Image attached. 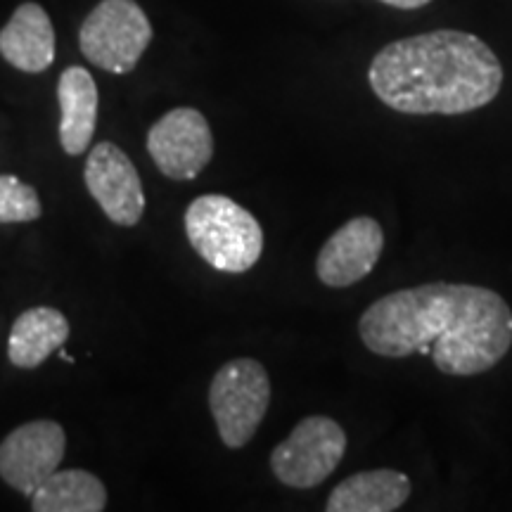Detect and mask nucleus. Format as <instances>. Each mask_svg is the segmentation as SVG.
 Instances as JSON below:
<instances>
[{"mask_svg":"<svg viewBox=\"0 0 512 512\" xmlns=\"http://www.w3.org/2000/svg\"><path fill=\"white\" fill-rule=\"evenodd\" d=\"M368 83L394 112L458 117L496 100L503 64L479 36L437 29L384 46L370 62Z\"/></svg>","mask_w":512,"mask_h":512,"instance_id":"2","label":"nucleus"},{"mask_svg":"<svg viewBox=\"0 0 512 512\" xmlns=\"http://www.w3.org/2000/svg\"><path fill=\"white\" fill-rule=\"evenodd\" d=\"M67 437L53 420H36L12 430L0 444V477L31 496L57 470Z\"/></svg>","mask_w":512,"mask_h":512,"instance_id":"8","label":"nucleus"},{"mask_svg":"<svg viewBox=\"0 0 512 512\" xmlns=\"http://www.w3.org/2000/svg\"><path fill=\"white\" fill-rule=\"evenodd\" d=\"M147 150L166 178L192 181L214 157V136L202 112L176 107L150 128Z\"/></svg>","mask_w":512,"mask_h":512,"instance_id":"7","label":"nucleus"},{"mask_svg":"<svg viewBox=\"0 0 512 512\" xmlns=\"http://www.w3.org/2000/svg\"><path fill=\"white\" fill-rule=\"evenodd\" d=\"M150 41V19L136 0H102L86 17L79 34L86 60L112 74L136 69Z\"/></svg>","mask_w":512,"mask_h":512,"instance_id":"5","label":"nucleus"},{"mask_svg":"<svg viewBox=\"0 0 512 512\" xmlns=\"http://www.w3.org/2000/svg\"><path fill=\"white\" fill-rule=\"evenodd\" d=\"M347 453V434L325 415H309L271 453L273 475L290 489L323 484Z\"/></svg>","mask_w":512,"mask_h":512,"instance_id":"6","label":"nucleus"},{"mask_svg":"<svg viewBox=\"0 0 512 512\" xmlns=\"http://www.w3.org/2000/svg\"><path fill=\"white\" fill-rule=\"evenodd\" d=\"M57 354H60V358H62V361H67V363H74V356H69V354H67V351H64L62 347H60V349H57Z\"/></svg>","mask_w":512,"mask_h":512,"instance_id":"18","label":"nucleus"},{"mask_svg":"<svg viewBox=\"0 0 512 512\" xmlns=\"http://www.w3.org/2000/svg\"><path fill=\"white\" fill-rule=\"evenodd\" d=\"M380 3L389 5V8H399V10H418L430 5L432 0H380Z\"/></svg>","mask_w":512,"mask_h":512,"instance_id":"17","label":"nucleus"},{"mask_svg":"<svg viewBox=\"0 0 512 512\" xmlns=\"http://www.w3.org/2000/svg\"><path fill=\"white\" fill-rule=\"evenodd\" d=\"M413 484L403 472L368 470L356 472L339 482L328 496V512H392L399 510L411 496Z\"/></svg>","mask_w":512,"mask_h":512,"instance_id":"12","label":"nucleus"},{"mask_svg":"<svg viewBox=\"0 0 512 512\" xmlns=\"http://www.w3.org/2000/svg\"><path fill=\"white\" fill-rule=\"evenodd\" d=\"M41 216V200L17 176H0V223H27Z\"/></svg>","mask_w":512,"mask_h":512,"instance_id":"16","label":"nucleus"},{"mask_svg":"<svg viewBox=\"0 0 512 512\" xmlns=\"http://www.w3.org/2000/svg\"><path fill=\"white\" fill-rule=\"evenodd\" d=\"M363 344L384 358L430 356L444 375H482L512 347V309L479 285L427 283L389 292L361 313Z\"/></svg>","mask_w":512,"mask_h":512,"instance_id":"1","label":"nucleus"},{"mask_svg":"<svg viewBox=\"0 0 512 512\" xmlns=\"http://www.w3.org/2000/svg\"><path fill=\"white\" fill-rule=\"evenodd\" d=\"M86 188L105 216L119 226H136L143 219L145 192L136 166L114 143H98L86 162Z\"/></svg>","mask_w":512,"mask_h":512,"instance_id":"9","label":"nucleus"},{"mask_svg":"<svg viewBox=\"0 0 512 512\" xmlns=\"http://www.w3.org/2000/svg\"><path fill=\"white\" fill-rule=\"evenodd\" d=\"M105 505V484L86 470H55L31 494L36 512H100Z\"/></svg>","mask_w":512,"mask_h":512,"instance_id":"15","label":"nucleus"},{"mask_svg":"<svg viewBox=\"0 0 512 512\" xmlns=\"http://www.w3.org/2000/svg\"><path fill=\"white\" fill-rule=\"evenodd\" d=\"M384 249L380 223L370 216H356L330 235L316 259L320 283L344 290L370 275Z\"/></svg>","mask_w":512,"mask_h":512,"instance_id":"10","label":"nucleus"},{"mask_svg":"<svg viewBox=\"0 0 512 512\" xmlns=\"http://www.w3.org/2000/svg\"><path fill=\"white\" fill-rule=\"evenodd\" d=\"M271 403V380L254 358H235L214 375L209 408L219 437L228 448L247 446L266 418Z\"/></svg>","mask_w":512,"mask_h":512,"instance_id":"4","label":"nucleus"},{"mask_svg":"<svg viewBox=\"0 0 512 512\" xmlns=\"http://www.w3.org/2000/svg\"><path fill=\"white\" fill-rule=\"evenodd\" d=\"M192 249L221 273H245L264 252V230L226 195H202L185 211Z\"/></svg>","mask_w":512,"mask_h":512,"instance_id":"3","label":"nucleus"},{"mask_svg":"<svg viewBox=\"0 0 512 512\" xmlns=\"http://www.w3.org/2000/svg\"><path fill=\"white\" fill-rule=\"evenodd\" d=\"M0 55L19 72L38 74L55 60V31L48 12L36 3H24L12 12L0 31Z\"/></svg>","mask_w":512,"mask_h":512,"instance_id":"11","label":"nucleus"},{"mask_svg":"<svg viewBox=\"0 0 512 512\" xmlns=\"http://www.w3.org/2000/svg\"><path fill=\"white\" fill-rule=\"evenodd\" d=\"M69 337V323L57 309L36 306L15 320L8 339L12 366L31 370L41 366L50 354L64 347Z\"/></svg>","mask_w":512,"mask_h":512,"instance_id":"14","label":"nucleus"},{"mask_svg":"<svg viewBox=\"0 0 512 512\" xmlns=\"http://www.w3.org/2000/svg\"><path fill=\"white\" fill-rule=\"evenodd\" d=\"M60 100V143L67 155H81L91 145L98 121V86L83 67L64 69L57 83Z\"/></svg>","mask_w":512,"mask_h":512,"instance_id":"13","label":"nucleus"}]
</instances>
